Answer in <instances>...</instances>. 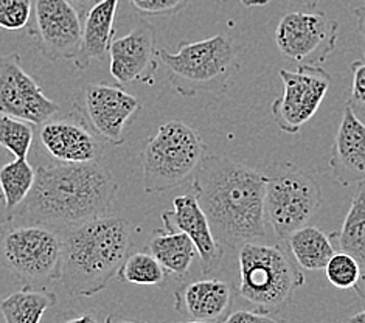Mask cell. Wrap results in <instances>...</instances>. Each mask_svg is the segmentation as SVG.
I'll use <instances>...</instances> for the list:
<instances>
[{
  "label": "cell",
  "mask_w": 365,
  "mask_h": 323,
  "mask_svg": "<svg viewBox=\"0 0 365 323\" xmlns=\"http://www.w3.org/2000/svg\"><path fill=\"white\" fill-rule=\"evenodd\" d=\"M266 174L229 157L205 154L193 178V193L224 247L240 249L266 235Z\"/></svg>",
  "instance_id": "obj_1"
},
{
  "label": "cell",
  "mask_w": 365,
  "mask_h": 323,
  "mask_svg": "<svg viewBox=\"0 0 365 323\" xmlns=\"http://www.w3.org/2000/svg\"><path fill=\"white\" fill-rule=\"evenodd\" d=\"M117 193L118 183L100 162H59L38 168L29 198L6 220L41 222L66 232L106 215Z\"/></svg>",
  "instance_id": "obj_2"
},
{
  "label": "cell",
  "mask_w": 365,
  "mask_h": 323,
  "mask_svg": "<svg viewBox=\"0 0 365 323\" xmlns=\"http://www.w3.org/2000/svg\"><path fill=\"white\" fill-rule=\"evenodd\" d=\"M131 240V222L108 213L63 232L59 282L73 297L104 291L128 258Z\"/></svg>",
  "instance_id": "obj_3"
},
{
  "label": "cell",
  "mask_w": 365,
  "mask_h": 323,
  "mask_svg": "<svg viewBox=\"0 0 365 323\" xmlns=\"http://www.w3.org/2000/svg\"><path fill=\"white\" fill-rule=\"evenodd\" d=\"M238 50L227 34H215L196 42H180L176 53L158 48L159 63L168 81L180 97L199 93H221L227 89L232 75L238 71Z\"/></svg>",
  "instance_id": "obj_4"
},
{
  "label": "cell",
  "mask_w": 365,
  "mask_h": 323,
  "mask_svg": "<svg viewBox=\"0 0 365 323\" xmlns=\"http://www.w3.org/2000/svg\"><path fill=\"white\" fill-rule=\"evenodd\" d=\"M63 232L41 222H0V267L24 286L46 287L59 280Z\"/></svg>",
  "instance_id": "obj_5"
},
{
  "label": "cell",
  "mask_w": 365,
  "mask_h": 323,
  "mask_svg": "<svg viewBox=\"0 0 365 323\" xmlns=\"http://www.w3.org/2000/svg\"><path fill=\"white\" fill-rule=\"evenodd\" d=\"M282 244L267 246L246 242L240 247L238 294L259 311L277 312L305 283V277L289 258Z\"/></svg>",
  "instance_id": "obj_6"
},
{
  "label": "cell",
  "mask_w": 365,
  "mask_h": 323,
  "mask_svg": "<svg viewBox=\"0 0 365 323\" xmlns=\"http://www.w3.org/2000/svg\"><path fill=\"white\" fill-rule=\"evenodd\" d=\"M204 155L205 145L196 129L179 120L160 125L142 153L143 191L155 195L178 188L193 176Z\"/></svg>",
  "instance_id": "obj_7"
},
{
  "label": "cell",
  "mask_w": 365,
  "mask_h": 323,
  "mask_svg": "<svg viewBox=\"0 0 365 323\" xmlns=\"http://www.w3.org/2000/svg\"><path fill=\"white\" fill-rule=\"evenodd\" d=\"M266 178V220L272 225L275 237L283 242L316 215L322 190L309 173L289 162L272 165Z\"/></svg>",
  "instance_id": "obj_8"
},
{
  "label": "cell",
  "mask_w": 365,
  "mask_h": 323,
  "mask_svg": "<svg viewBox=\"0 0 365 323\" xmlns=\"http://www.w3.org/2000/svg\"><path fill=\"white\" fill-rule=\"evenodd\" d=\"M339 24L322 11L286 13L275 30L278 51L299 64L320 66L333 53Z\"/></svg>",
  "instance_id": "obj_9"
},
{
  "label": "cell",
  "mask_w": 365,
  "mask_h": 323,
  "mask_svg": "<svg viewBox=\"0 0 365 323\" xmlns=\"http://www.w3.org/2000/svg\"><path fill=\"white\" fill-rule=\"evenodd\" d=\"M283 95L274 100L271 113L277 126L286 134H299L303 125L316 116L331 86V75L320 66L299 64L295 71L280 72Z\"/></svg>",
  "instance_id": "obj_10"
},
{
  "label": "cell",
  "mask_w": 365,
  "mask_h": 323,
  "mask_svg": "<svg viewBox=\"0 0 365 323\" xmlns=\"http://www.w3.org/2000/svg\"><path fill=\"white\" fill-rule=\"evenodd\" d=\"M30 38L50 61H73L81 43V16L67 0H34Z\"/></svg>",
  "instance_id": "obj_11"
},
{
  "label": "cell",
  "mask_w": 365,
  "mask_h": 323,
  "mask_svg": "<svg viewBox=\"0 0 365 323\" xmlns=\"http://www.w3.org/2000/svg\"><path fill=\"white\" fill-rule=\"evenodd\" d=\"M73 108L104 142L114 146L125 143V126L135 112L140 111V100L117 84L92 83L84 86Z\"/></svg>",
  "instance_id": "obj_12"
},
{
  "label": "cell",
  "mask_w": 365,
  "mask_h": 323,
  "mask_svg": "<svg viewBox=\"0 0 365 323\" xmlns=\"http://www.w3.org/2000/svg\"><path fill=\"white\" fill-rule=\"evenodd\" d=\"M0 112L31 125H42L59 112L58 104L24 71L16 53L0 58Z\"/></svg>",
  "instance_id": "obj_13"
},
{
  "label": "cell",
  "mask_w": 365,
  "mask_h": 323,
  "mask_svg": "<svg viewBox=\"0 0 365 323\" xmlns=\"http://www.w3.org/2000/svg\"><path fill=\"white\" fill-rule=\"evenodd\" d=\"M66 116H53L41 125L39 137L46 151L61 163H92L103 157V143L89 129L76 108Z\"/></svg>",
  "instance_id": "obj_14"
},
{
  "label": "cell",
  "mask_w": 365,
  "mask_h": 323,
  "mask_svg": "<svg viewBox=\"0 0 365 323\" xmlns=\"http://www.w3.org/2000/svg\"><path fill=\"white\" fill-rule=\"evenodd\" d=\"M109 56V71L118 84H153L160 64L154 29L138 21L126 36L112 41Z\"/></svg>",
  "instance_id": "obj_15"
},
{
  "label": "cell",
  "mask_w": 365,
  "mask_h": 323,
  "mask_svg": "<svg viewBox=\"0 0 365 323\" xmlns=\"http://www.w3.org/2000/svg\"><path fill=\"white\" fill-rule=\"evenodd\" d=\"M163 229L184 232L196 246L202 272L210 275L221 266L224 246L216 240L210 221L195 193L180 195L173 200V210L160 215Z\"/></svg>",
  "instance_id": "obj_16"
},
{
  "label": "cell",
  "mask_w": 365,
  "mask_h": 323,
  "mask_svg": "<svg viewBox=\"0 0 365 323\" xmlns=\"http://www.w3.org/2000/svg\"><path fill=\"white\" fill-rule=\"evenodd\" d=\"M329 168L342 187L365 182V125L356 116L351 101L345 106L337 129Z\"/></svg>",
  "instance_id": "obj_17"
},
{
  "label": "cell",
  "mask_w": 365,
  "mask_h": 323,
  "mask_svg": "<svg viewBox=\"0 0 365 323\" xmlns=\"http://www.w3.org/2000/svg\"><path fill=\"white\" fill-rule=\"evenodd\" d=\"M232 303V286L220 278L190 282L175 292L176 311L193 320L221 323L230 314Z\"/></svg>",
  "instance_id": "obj_18"
},
{
  "label": "cell",
  "mask_w": 365,
  "mask_h": 323,
  "mask_svg": "<svg viewBox=\"0 0 365 323\" xmlns=\"http://www.w3.org/2000/svg\"><path fill=\"white\" fill-rule=\"evenodd\" d=\"M120 0H100L84 16L81 43L73 64L86 71L92 61H103L114 38V22Z\"/></svg>",
  "instance_id": "obj_19"
},
{
  "label": "cell",
  "mask_w": 365,
  "mask_h": 323,
  "mask_svg": "<svg viewBox=\"0 0 365 323\" xmlns=\"http://www.w3.org/2000/svg\"><path fill=\"white\" fill-rule=\"evenodd\" d=\"M148 247L170 275L178 277L187 275L193 261L199 257L193 241L179 230L154 232Z\"/></svg>",
  "instance_id": "obj_20"
},
{
  "label": "cell",
  "mask_w": 365,
  "mask_h": 323,
  "mask_svg": "<svg viewBox=\"0 0 365 323\" xmlns=\"http://www.w3.org/2000/svg\"><path fill=\"white\" fill-rule=\"evenodd\" d=\"M56 294L47 287L24 286L0 302L5 323H41L44 314L56 304Z\"/></svg>",
  "instance_id": "obj_21"
},
{
  "label": "cell",
  "mask_w": 365,
  "mask_h": 323,
  "mask_svg": "<svg viewBox=\"0 0 365 323\" xmlns=\"http://www.w3.org/2000/svg\"><path fill=\"white\" fill-rule=\"evenodd\" d=\"M286 246L297 265L307 270L325 269L328 261L334 255L331 238L317 227H300L289 235Z\"/></svg>",
  "instance_id": "obj_22"
},
{
  "label": "cell",
  "mask_w": 365,
  "mask_h": 323,
  "mask_svg": "<svg viewBox=\"0 0 365 323\" xmlns=\"http://www.w3.org/2000/svg\"><path fill=\"white\" fill-rule=\"evenodd\" d=\"M339 249L358 261L365 274V182L353 196L350 210L345 216L341 232L337 233Z\"/></svg>",
  "instance_id": "obj_23"
},
{
  "label": "cell",
  "mask_w": 365,
  "mask_h": 323,
  "mask_svg": "<svg viewBox=\"0 0 365 323\" xmlns=\"http://www.w3.org/2000/svg\"><path fill=\"white\" fill-rule=\"evenodd\" d=\"M36 180V170L27 159H14L0 168V191L5 200V220L29 198Z\"/></svg>",
  "instance_id": "obj_24"
},
{
  "label": "cell",
  "mask_w": 365,
  "mask_h": 323,
  "mask_svg": "<svg viewBox=\"0 0 365 323\" xmlns=\"http://www.w3.org/2000/svg\"><path fill=\"white\" fill-rule=\"evenodd\" d=\"M168 272L151 252H135L128 255L118 270V280L135 286H160Z\"/></svg>",
  "instance_id": "obj_25"
},
{
  "label": "cell",
  "mask_w": 365,
  "mask_h": 323,
  "mask_svg": "<svg viewBox=\"0 0 365 323\" xmlns=\"http://www.w3.org/2000/svg\"><path fill=\"white\" fill-rule=\"evenodd\" d=\"M34 138V125L0 112V146L16 159H27Z\"/></svg>",
  "instance_id": "obj_26"
},
{
  "label": "cell",
  "mask_w": 365,
  "mask_h": 323,
  "mask_svg": "<svg viewBox=\"0 0 365 323\" xmlns=\"http://www.w3.org/2000/svg\"><path fill=\"white\" fill-rule=\"evenodd\" d=\"M325 275L328 282L337 289H351V287H358L362 278V269L351 255L341 250L328 261Z\"/></svg>",
  "instance_id": "obj_27"
},
{
  "label": "cell",
  "mask_w": 365,
  "mask_h": 323,
  "mask_svg": "<svg viewBox=\"0 0 365 323\" xmlns=\"http://www.w3.org/2000/svg\"><path fill=\"white\" fill-rule=\"evenodd\" d=\"M34 0H0V29L17 31L29 29Z\"/></svg>",
  "instance_id": "obj_28"
},
{
  "label": "cell",
  "mask_w": 365,
  "mask_h": 323,
  "mask_svg": "<svg viewBox=\"0 0 365 323\" xmlns=\"http://www.w3.org/2000/svg\"><path fill=\"white\" fill-rule=\"evenodd\" d=\"M140 14L170 16L182 10L188 0H129Z\"/></svg>",
  "instance_id": "obj_29"
},
{
  "label": "cell",
  "mask_w": 365,
  "mask_h": 323,
  "mask_svg": "<svg viewBox=\"0 0 365 323\" xmlns=\"http://www.w3.org/2000/svg\"><path fill=\"white\" fill-rule=\"evenodd\" d=\"M353 86H351V103L365 106V56L364 59L354 61L351 64Z\"/></svg>",
  "instance_id": "obj_30"
},
{
  "label": "cell",
  "mask_w": 365,
  "mask_h": 323,
  "mask_svg": "<svg viewBox=\"0 0 365 323\" xmlns=\"http://www.w3.org/2000/svg\"><path fill=\"white\" fill-rule=\"evenodd\" d=\"M221 323H284L283 320H278L269 316L266 312H257V311H235L229 314Z\"/></svg>",
  "instance_id": "obj_31"
},
{
  "label": "cell",
  "mask_w": 365,
  "mask_h": 323,
  "mask_svg": "<svg viewBox=\"0 0 365 323\" xmlns=\"http://www.w3.org/2000/svg\"><path fill=\"white\" fill-rule=\"evenodd\" d=\"M68 4H71L75 10L78 11V14H80L81 17L88 14V11L91 10V8L97 4L95 0H67Z\"/></svg>",
  "instance_id": "obj_32"
},
{
  "label": "cell",
  "mask_w": 365,
  "mask_h": 323,
  "mask_svg": "<svg viewBox=\"0 0 365 323\" xmlns=\"http://www.w3.org/2000/svg\"><path fill=\"white\" fill-rule=\"evenodd\" d=\"M63 323H101V322L97 316H95V314L86 312V314H78V316H73L71 319H66Z\"/></svg>",
  "instance_id": "obj_33"
},
{
  "label": "cell",
  "mask_w": 365,
  "mask_h": 323,
  "mask_svg": "<svg viewBox=\"0 0 365 323\" xmlns=\"http://www.w3.org/2000/svg\"><path fill=\"white\" fill-rule=\"evenodd\" d=\"M354 16H356V21H358V29H359L361 36L365 41V0H364V5L354 11Z\"/></svg>",
  "instance_id": "obj_34"
},
{
  "label": "cell",
  "mask_w": 365,
  "mask_h": 323,
  "mask_svg": "<svg viewBox=\"0 0 365 323\" xmlns=\"http://www.w3.org/2000/svg\"><path fill=\"white\" fill-rule=\"evenodd\" d=\"M272 0H241V4L247 8H255V6H264L271 4Z\"/></svg>",
  "instance_id": "obj_35"
},
{
  "label": "cell",
  "mask_w": 365,
  "mask_h": 323,
  "mask_svg": "<svg viewBox=\"0 0 365 323\" xmlns=\"http://www.w3.org/2000/svg\"><path fill=\"white\" fill-rule=\"evenodd\" d=\"M108 323H145V322H137V320H131V319H125V317H118V316H109Z\"/></svg>",
  "instance_id": "obj_36"
},
{
  "label": "cell",
  "mask_w": 365,
  "mask_h": 323,
  "mask_svg": "<svg viewBox=\"0 0 365 323\" xmlns=\"http://www.w3.org/2000/svg\"><path fill=\"white\" fill-rule=\"evenodd\" d=\"M349 323H365V309L358 312V314H354V316H351L349 319Z\"/></svg>",
  "instance_id": "obj_37"
},
{
  "label": "cell",
  "mask_w": 365,
  "mask_h": 323,
  "mask_svg": "<svg viewBox=\"0 0 365 323\" xmlns=\"http://www.w3.org/2000/svg\"><path fill=\"white\" fill-rule=\"evenodd\" d=\"M356 289H358L359 294L364 295V299H365V274H362L361 282H359V284H358V287H356Z\"/></svg>",
  "instance_id": "obj_38"
},
{
  "label": "cell",
  "mask_w": 365,
  "mask_h": 323,
  "mask_svg": "<svg viewBox=\"0 0 365 323\" xmlns=\"http://www.w3.org/2000/svg\"><path fill=\"white\" fill-rule=\"evenodd\" d=\"M2 210L5 212V200H4V196H2V191H0V213H2ZM2 222V221H0Z\"/></svg>",
  "instance_id": "obj_39"
},
{
  "label": "cell",
  "mask_w": 365,
  "mask_h": 323,
  "mask_svg": "<svg viewBox=\"0 0 365 323\" xmlns=\"http://www.w3.org/2000/svg\"><path fill=\"white\" fill-rule=\"evenodd\" d=\"M297 2L308 4V5H314V4H317V2H319V0H297Z\"/></svg>",
  "instance_id": "obj_40"
},
{
  "label": "cell",
  "mask_w": 365,
  "mask_h": 323,
  "mask_svg": "<svg viewBox=\"0 0 365 323\" xmlns=\"http://www.w3.org/2000/svg\"><path fill=\"white\" fill-rule=\"evenodd\" d=\"M182 323H212V322H204V320H190V322H182Z\"/></svg>",
  "instance_id": "obj_41"
}]
</instances>
